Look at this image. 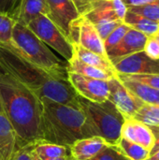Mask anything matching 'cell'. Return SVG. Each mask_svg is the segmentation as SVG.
I'll return each instance as SVG.
<instances>
[{
	"label": "cell",
	"mask_w": 159,
	"mask_h": 160,
	"mask_svg": "<svg viewBox=\"0 0 159 160\" xmlns=\"http://www.w3.org/2000/svg\"><path fill=\"white\" fill-rule=\"evenodd\" d=\"M0 102L14 128L19 148L42 141L41 100L1 68Z\"/></svg>",
	"instance_id": "1"
},
{
	"label": "cell",
	"mask_w": 159,
	"mask_h": 160,
	"mask_svg": "<svg viewBox=\"0 0 159 160\" xmlns=\"http://www.w3.org/2000/svg\"><path fill=\"white\" fill-rule=\"evenodd\" d=\"M0 68L30 89L39 99L64 105H79L80 96L67 80L49 74L5 47H0Z\"/></svg>",
	"instance_id": "2"
},
{
	"label": "cell",
	"mask_w": 159,
	"mask_h": 160,
	"mask_svg": "<svg viewBox=\"0 0 159 160\" xmlns=\"http://www.w3.org/2000/svg\"><path fill=\"white\" fill-rule=\"evenodd\" d=\"M42 104V141L69 147L76 141L97 136L80 103L64 105L49 99Z\"/></svg>",
	"instance_id": "3"
},
{
	"label": "cell",
	"mask_w": 159,
	"mask_h": 160,
	"mask_svg": "<svg viewBox=\"0 0 159 160\" xmlns=\"http://www.w3.org/2000/svg\"><path fill=\"white\" fill-rule=\"evenodd\" d=\"M7 48L49 74L67 80V64L61 61L27 26L16 22Z\"/></svg>",
	"instance_id": "4"
},
{
	"label": "cell",
	"mask_w": 159,
	"mask_h": 160,
	"mask_svg": "<svg viewBox=\"0 0 159 160\" xmlns=\"http://www.w3.org/2000/svg\"><path fill=\"white\" fill-rule=\"evenodd\" d=\"M79 103L88 117L97 136L101 137L109 145H116L121 139L125 117L110 101L92 102L79 97Z\"/></svg>",
	"instance_id": "5"
},
{
	"label": "cell",
	"mask_w": 159,
	"mask_h": 160,
	"mask_svg": "<svg viewBox=\"0 0 159 160\" xmlns=\"http://www.w3.org/2000/svg\"><path fill=\"white\" fill-rule=\"evenodd\" d=\"M27 27L47 46L52 48L67 62L73 56V45L63 31L46 15H39L31 21Z\"/></svg>",
	"instance_id": "6"
},
{
	"label": "cell",
	"mask_w": 159,
	"mask_h": 160,
	"mask_svg": "<svg viewBox=\"0 0 159 160\" xmlns=\"http://www.w3.org/2000/svg\"><path fill=\"white\" fill-rule=\"evenodd\" d=\"M68 38L72 43H78L93 52L108 57L104 47V41L100 38L97 28L82 15L72 22Z\"/></svg>",
	"instance_id": "7"
},
{
	"label": "cell",
	"mask_w": 159,
	"mask_h": 160,
	"mask_svg": "<svg viewBox=\"0 0 159 160\" xmlns=\"http://www.w3.org/2000/svg\"><path fill=\"white\" fill-rule=\"evenodd\" d=\"M67 81L76 93L84 99L103 102L109 98V81L88 78L73 72H67Z\"/></svg>",
	"instance_id": "8"
},
{
	"label": "cell",
	"mask_w": 159,
	"mask_h": 160,
	"mask_svg": "<svg viewBox=\"0 0 159 160\" xmlns=\"http://www.w3.org/2000/svg\"><path fill=\"white\" fill-rule=\"evenodd\" d=\"M109 91L108 100L117 108L125 119H131L143 104L129 92L116 75L109 80Z\"/></svg>",
	"instance_id": "9"
},
{
	"label": "cell",
	"mask_w": 159,
	"mask_h": 160,
	"mask_svg": "<svg viewBox=\"0 0 159 160\" xmlns=\"http://www.w3.org/2000/svg\"><path fill=\"white\" fill-rule=\"evenodd\" d=\"M117 74L145 75L159 74V59H152L144 52H139L123 57L112 63Z\"/></svg>",
	"instance_id": "10"
},
{
	"label": "cell",
	"mask_w": 159,
	"mask_h": 160,
	"mask_svg": "<svg viewBox=\"0 0 159 160\" xmlns=\"http://www.w3.org/2000/svg\"><path fill=\"white\" fill-rule=\"evenodd\" d=\"M48 18L52 20L68 38L72 22L81 16L74 0H46Z\"/></svg>",
	"instance_id": "11"
},
{
	"label": "cell",
	"mask_w": 159,
	"mask_h": 160,
	"mask_svg": "<svg viewBox=\"0 0 159 160\" xmlns=\"http://www.w3.org/2000/svg\"><path fill=\"white\" fill-rule=\"evenodd\" d=\"M147 39V36L133 28H130L122 40L107 52V56L112 64L123 57L142 52Z\"/></svg>",
	"instance_id": "12"
},
{
	"label": "cell",
	"mask_w": 159,
	"mask_h": 160,
	"mask_svg": "<svg viewBox=\"0 0 159 160\" xmlns=\"http://www.w3.org/2000/svg\"><path fill=\"white\" fill-rule=\"evenodd\" d=\"M121 138L138 143L151 151L155 139L149 126L135 119H126L121 130Z\"/></svg>",
	"instance_id": "13"
},
{
	"label": "cell",
	"mask_w": 159,
	"mask_h": 160,
	"mask_svg": "<svg viewBox=\"0 0 159 160\" xmlns=\"http://www.w3.org/2000/svg\"><path fill=\"white\" fill-rule=\"evenodd\" d=\"M109 144L99 136H93L76 141L68 148L70 157L75 160H89L98 155Z\"/></svg>",
	"instance_id": "14"
},
{
	"label": "cell",
	"mask_w": 159,
	"mask_h": 160,
	"mask_svg": "<svg viewBox=\"0 0 159 160\" xmlns=\"http://www.w3.org/2000/svg\"><path fill=\"white\" fill-rule=\"evenodd\" d=\"M18 149L14 128L5 113H0V160H12Z\"/></svg>",
	"instance_id": "15"
},
{
	"label": "cell",
	"mask_w": 159,
	"mask_h": 160,
	"mask_svg": "<svg viewBox=\"0 0 159 160\" xmlns=\"http://www.w3.org/2000/svg\"><path fill=\"white\" fill-rule=\"evenodd\" d=\"M116 76L121 82L129 90V92L139 98L144 104L158 105L159 106V90L152 88L142 82L130 80L123 74H117Z\"/></svg>",
	"instance_id": "16"
},
{
	"label": "cell",
	"mask_w": 159,
	"mask_h": 160,
	"mask_svg": "<svg viewBox=\"0 0 159 160\" xmlns=\"http://www.w3.org/2000/svg\"><path fill=\"white\" fill-rule=\"evenodd\" d=\"M72 45H73V56L78 58L82 63L109 72L116 73L112 62L109 60L108 57H104L96 52H93L82 47L78 43H72Z\"/></svg>",
	"instance_id": "17"
},
{
	"label": "cell",
	"mask_w": 159,
	"mask_h": 160,
	"mask_svg": "<svg viewBox=\"0 0 159 160\" xmlns=\"http://www.w3.org/2000/svg\"><path fill=\"white\" fill-rule=\"evenodd\" d=\"M48 13L49 9L46 0H22L16 22L27 26L37 16H48Z\"/></svg>",
	"instance_id": "18"
},
{
	"label": "cell",
	"mask_w": 159,
	"mask_h": 160,
	"mask_svg": "<svg viewBox=\"0 0 159 160\" xmlns=\"http://www.w3.org/2000/svg\"><path fill=\"white\" fill-rule=\"evenodd\" d=\"M67 71L77 73V74H80L88 78L103 80V81H109L116 75V73L109 72V71L86 65L82 63V61H80L75 56H72V58L67 62Z\"/></svg>",
	"instance_id": "19"
},
{
	"label": "cell",
	"mask_w": 159,
	"mask_h": 160,
	"mask_svg": "<svg viewBox=\"0 0 159 160\" xmlns=\"http://www.w3.org/2000/svg\"><path fill=\"white\" fill-rule=\"evenodd\" d=\"M124 22L131 28L144 34L148 38L156 36L159 31V22L149 20L129 10L127 11Z\"/></svg>",
	"instance_id": "20"
},
{
	"label": "cell",
	"mask_w": 159,
	"mask_h": 160,
	"mask_svg": "<svg viewBox=\"0 0 159 160\" xmlns=\"http://www.w3.org/2000/svg\"><path fill=\"white\" fill-rule=\"evenodd\" d=\"M33 149L37 160L52 159L68 156L67 147L45 141H39L33 143Z\"/></svg>",
	"instance_id": "21"
},
{
	"label": "cell",
	"mask_w": 159,
	"mask_h": 160,
	"mask_svg": "<svg viewBox=\"0 0 159 160\" xmlns=\"http://www.w3.org/2000/svg\"><path fill=\"white\" fill-rule=\"evenodd\" d=\"M116 146L130 160H145L149 158L150 151L145 147L121 138Z\"/></svg>",
	"instance_id": "22"
},
{
	"label": "cell",
	"mask_w": 159,
	"mask_h": 160,
	"mask_svg": "<svg viewBox=\"0 0 159 160\" xmlns=\"http://www.w3.org/2000/svg\"><path fill=\"white\" fill-rule=\"evenodd\" d=\"M132 119L142 122L149 127H159V106L143 103Z\"/></svg>",
	"instance_id": "23"
},
{
	"label": "cell",
	"mask_w": 159,
	"mask_h": 160,
	"mask_svg": "<svg viewBox=\"0 0 159 160\" xmlns=\"http://www.w3.org/2000/svg\"><path fill=\"white\" fill-rule=\"evenodd\" d=\"M16 21L12 18L0 14V47L11 45L12 32Z\"/></svg>",
	"instance_id": "24"
},
{
	"label": "cell",
	"mask_w": 159,
	"mask_h": 160,
	"mask_svg": "<svg viewBox=\"0 0 159 160\" xmlns=\"http://www.w3.org/2000/svg\"><path fill=\"white\" fill-rule=\"evenodd\" d=\"M131 27L129 25H127L125 22H122L118 27H116L108 36V38L104 40V47H105V50H106V53L110 50H112L113 47H115L122 40V38L125 37V35L127 33V31Z\"/></svg>",
	"instance_id": "25"
},
{
	"label": "cell",
	"mask_w": 159,
	"mask_h": 160,
	"mask_svg": "<svg viewBox=\"0 0 159 160\" xmlns=\"http://www.w3.org/2000/svg\"><path fill=\"white\" fill-rule=\"evenodd\" d=\"M127 10L139 14L142 17H145L149 20L159 22V1L148 5H144L142 7L129 8H127Z\"/></svg>",
	"instance_id": "26"
},
{
	"label": "cell",
	"mask_w": 159,
	"mask_h": 160,
	"mask_svg": "<svg viewBox=\"0 0 159 160\" xmlns=\"http://www.w3.org/2000/svg\"><path fill=\"white\" fill-rule=\"evenodd\" d=\"M89 160H130L116 145H108L98 155Z\"/></svg>",
	"instance_id": "27"
},
{
	"label": "cell",
	"mask_w": 159,
	"mask_h": 160,
	"mask_svg": "<svg viewBox=\"0 0 159 160\" xmlns=\"http://www.w3.org/2000/svg\"><path fill=\"white\" fill-rule=\"evenodd\" d=\"M22 0H0V14L17 21Z\"/></svg>",
	"instance_id": "28"
},
{
	"label": "cell",
	"mask_w": 159,
	"mask_h": 160,
	"mask_svg": "<svg viewBox=\"0 0 159 160\" xmlns=\"http://www.w3.org/2000/svg\"><path fill=\"white\" fill-rule=\"evenodd\" d=\"M124 75V74H123ZM127 78L146 84L152 88L159 90V74H145V75H125Z\"/></svg>",
	"instance_id": "29"
},
{
	"label": "cell",
	"mask_w": 159,
	"mask_h": 160,
	"mask_svg": "<svg viewBox=\"0 0 159 160\" xmlns=\"http://www.w3.org/2000/svg\"><path fill=\"white\" fill-rule=\"evenodd\" d=\"M144 53L149 56L152 59H159V41L154 37L148 38L144 49H143Z\"/></svg>",
	"instance_id": "30"
},
{
	"label": "cell",
	"mask_w": 159,
	"mask_h": 160,
	"mask_svg": "<svg viewBox=\"0 0 159 160\" xmlns=\"http://www.w3.org/2000/svg\"><path fill=\"white\" fill-rule=\"evenodd\" d=\"M12 160H37L33 149V143L19 148L16 151Z\"/></svg>",
	"instance_id": "31"
},
{
	"label": "cell",
	"mask_w": 159,
	"mask_h": 160,
	"mask_svg": "<svg viewBox=\"0 0 159 160\" xmlns=\"http://www.w3.org/2000/svg\"><path fill=\"white\" fill-rule=\"evenodd\" d=\"M157 1H159V0H123L124 4L127 6V8H135V7H142V6L148 5Z\"/></svg>",
	"instance_id": "32"
},
{
	"label": "cell",
	"mask_w": 159,
	"mask_h": 160,
	"mask_svg": "<svg viewBox=\"0 0 159 160\" xmlns=\"http://www.w3.org/2000/svg\"><path fill=\"white\" fill-rule=\"evenodd\" d=\"M149 128H151L152 133L154 135V139H155L154 145L150 151V156H152L159 150V127H149Z\"/></svg>",
	"instance_id": "33"
},
{
	"label": "cell",
	"mask_w": 159,
	"mask_h": 160,
	"mask_svg": "<svg viewBox=\"0 0 159 160\" xmlns=\"http://www.w3.org/2000/svg\"><path fill=\"white\" fill-rule=\"evenodd\" d=\"M145 160H159V150L157 152H156L154 155L152 156H149L148 158H146Z\"/></svg>",
	"instance_id": "34"
},
{
	"label": "cell",
	"mask_w": 159,
	"mask_h": 160,
	"mask_svg": "<svg viewBox=\"0 0 159 160\" xmlns=\"http://www.w3.org/2000/svg\"><path fill=\"white\" fill-rule=\"evenodd\" d=\"M47 160H69V156L62 157V158H52V159H47Z\"/></svg>",
	"instance_id": "35"
},
{
	"label": "cell",
	"mask_w": 159,
	"mask_h": 160,
	"mask_svg": "<svg viewBox=\"0 0 159 160\" xmlns=\"http://www.w3.org/2000/svg\"><path fill=\"white\" fill-rule=\"evenodd\" d=\"M154 38H157V39L159 41V31L157 32V34L156 36H154Z\"/></svg>",
	"instance_id": "36"
},
{
	"label": "cell",
	"mask_w": 159,
	"mask_h": 160,
	"mask_svg": "<svg viewBox=\"0 0 159 160\" xmlns=\"http://www.w3.org/2000/svg\"><path fill=\"white\" fill-rule=\"evenodd\" d=\"M0 113H4V111H3V108H2V105H1V102H0Z\"/></svg>",
	"instance_id": "37"
},
{
	"label": "cell",
	"mask_w": 159,
	"mask_h": 160,
	"mask_svg": "<svg viewBox=\"0 0 159 160\" xmlns=\"http://www.w3.org/2000/svg\"><path fill=\"white\" fill-rule=\"evenodd\" d=\"M69 160H75V159H73V158H71V157L69 156Z\"/></svg>",
	"instance_id": "38"
}]
</instances>
